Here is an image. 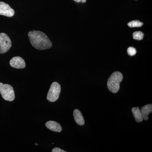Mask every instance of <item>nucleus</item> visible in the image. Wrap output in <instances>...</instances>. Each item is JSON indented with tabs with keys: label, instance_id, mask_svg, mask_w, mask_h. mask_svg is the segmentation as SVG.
<instances>
[{
	"label": "nucleus",
	"instance_id": "nucleus-16",
	"mask_svg": "<svg viewBox=\"0 0 152 152\" xmlns=\"http://www.w3.org/2000/svg\"><path fill=\"white\" fill-rule=\"evenodd\" d=\"M74 1L77 3H85L86 1V0H74Z\"/></svg>",
	"mask_w": 152,
	"mask_h": 152
},
{
	"label": "nucleus",
	"instance_id": "nucleus-12",
	"mask_svg": "<svg viewBox=\"0 0 152 152\" xmlns=\"http://www.w3.org/2000/svg\"><path fill=\"white\" fill-rule=\"evenodd\" d=\"M128 26L130 28L140 27L143 25V23L139 20H133L128 23Z\"/></svg>",
	"mask_w": 152,
	"mask_h": 152
},
{
	"label": "nucleus",
	"instance_id": "nucleus-15",
	"mask_svg": "<svg viewBox=\"0 0 152 152\" xmlns=\"http://www.w3.org/2000/svg\"><path fill=\"white\" fill-rule=\"evenodd\" d=\"M52 152H66V151L61 149L59 148H56L52 150Z\"/></svg>",
	"mask_w": 152,
	"mask_h": 152
},
{
	"label": "nucleus",
	"instance_id": "nucleus-7",
	"mask_svg": "<svg viewBox=\"0 0 152 152\" xmlns=\"http://www.w3.org/2000/svg\"><path fill=\"white\" fill-rule=\"evenodd\" d=\"M11 66L16 69H23L26 67V63L21 57H14L10 61Z\"/></svg>",
	"mask_w": 152,
	"mask_h": 152
},
{
	"label": "nucleus",
	"instance_id": "nucleus-6",
	"mask_svg": "<svg viewBox=\"0 0 152 152\" xmlns=\"http://www.w3.org/2000/svg\"><path fill=\"white\" fill-rule=\"evenodd\" d=\"M15 11L7 4L0 1V15L8 17L13 16Z\"/></svg>",
	"mask_w": 152,
	"mask_h": 152
},
{
	"label": "nucleus",
	"instance_id": "nucleus-14",
	"mask_svg": "<svg viewBox=\"0 0 152 152\" xmlns=\"http://www.w3.org/2000/svg\"><path fill=\"white\" fill-rule=\"evenodd\" d=\"M127 53L128 54L132 56H134L137 53V50L134 48L130 47L128 48Z\"/></svg>",
	"mask_w": 152,
	"mask_h": 152
},
{
	"label": "nucleus",
	"instance_id": "nucleus-13",
	"mask_svg": "<svg viewBox=\"0 0 152 152\" xmlns=\"http://www.w3.org/2000/svg\"><path fill=\"white\" fill-rule=\"evenodd\" d=\"M144 34L141 31H136L133 33V39L137 40H141L143 39Z\"/></svg>",
	"mask_w": 152,
	"mask_h": 152
},
{
	"label": "nucleus",
	"instance_id": "nucleus-11",
	"mask_svg": "<svg viewBox=\"0 0 152 152\" xmlns=\"http://www.w3.org/2000/svg\"><path fill=\"white\" fill-rule=\"evenodd\" d=\"M133 115L135 119L136 122L138 123H140L142 121L144 120L143 117L142 115L141 110L139 109V107H133L132 109Z\"/></svg>",
	"mask_w": 152,
	"mask_h": 152
},
{
	"label": "nucleus",
	"instance_id": "nucleus-4",
	"mask_svg": "<svg viewBox=\"0 0 152 152\" xmlns=\"http://www.w3.org/2000/svg\"><path fill=\"white\" fill-rule=\"evenodd\" d=\"M61 91V86L57 82H54L52 84L48 95L47 99L50 102H56L59 97Z\"/></svg>",
	"mask_w": 152,
	"mask_h": 152
},
{
	"label": "nucleus",
	"instance_id": "nucleus-5",
	"mask_svg": "<svg viewBox=\"0 0 152 152\" xmlns=\"http://www.w3.org/2000/svg\"><path fill=\"white\" fill-rule=\"evenodd\" d=\"M12 47V42L7 35L0 34V54L7 53Z\"/></svg>",
	"mask_w": 152,
	"mask_h": 152
},
{
	"label": "nucleus",
	"instance_id": "nucleus-9",
	"mask_svg": "<svg viewBox=\"0 0 152 152\" xmlns=\"http://www.w3.org/2000/svg\"><path fill=\"white\" fill-rule=\"evenodd\" d=\"M74 119L76 123L80 126H83L84 124L85 121L83 117L79 110L76 109L74 110L73 113Z\"/></svg>",
	"mask_w": 152,
	"mask_h": 152
},
{
	"label": "nucleus",
	"instance_id": "nucleus-3",
	"mask_svg": "<svg viewBox=\"0 0 152 152\" xmlns=\"http://www.w3.org/2000/svg\"><path fill=\"white\" fill-rule=\"evenodd\" d=\"M0 93L3 99L6 101L12 102L15 99V92L10 85L0 83Z\"/></svg>",
	"mask_w": 152,
	"mask_h": 152
},
{
	"label": "nucleus",
	"instance_id": "nucleus-1",
	"mask_svg": "<svg viewBox=\"0 0 152 152\" xmlns=\"http://www.w3.org/2000/svg\"><path fill=\"white\" fill-rule=\"evenodd\" d=\"M30 42L35 48L39 50H46L52 46L50 39L45 33L40 31H31L28 33Z\"/></svg>",
	"mask_w": 152,
	"mask_h": 152
},
{
	"label": "nucleus",
	"instance_id": "nucleus-2",
	"mask_svg": "<svg viewBox=\"0 0 152 152\" xmlns=\"http://www.w3.org/2000/svg\"><path fill=\"white\" fill-rule=\"evenodd\" d=\"M123 76L121 73L119 72H115L110 76L108 80V88L110 91L115 94L120 89V84L122 81Z\"/></svg>",
	"mask_w": 152,
	"mask_h": 152
},
{
	"label": "nucleus",
	"instance_id": "nucleus-8",
	"mask_svg": "<svg viewBox=\"0 0 152 152\" xmlns=\"http://www.w3.org/2000/svg\"><path fill=\"white\" fill-rule=\"evenodd\" d=\"M45 126L50 130L57 132H60L62 129L60 124L54 121H48L46 123Z\"/></svg>",
	"mask_w": 152,
	"mask_h": 152
},
{
	"label": "nucleus",
	"instance_id": "nucleus-10",
	"mask_svg": "<svg viewBox=\"0 0 152 152\" xmlns=\"http://www.w3.org/2000/svg\"><path fill=\"white\" fill-rule=\"evenodd\" d=\"M141 111L144 119L145 121H147L148 119V116L152 112V105L151 104H148L142 107Z\"/></svg>",
	"mask_w": 152,
	"mask_h": 152
},
{
	"label": "nucleus",
	"instance_id": "nucleus-17",
	"mask_svg": "<svg viewBox=\"0 0 152 152\" xmlns=\"http://www.w3.org/2000/svg\"><path fill=\"white\" fill-rule=\"evenodd\" d=\"M35 145H38V144H37V143H36V144H35Z\"/></svg>",
	"mask_w": 152,
	"mask_h": 152
}]
</instances>
